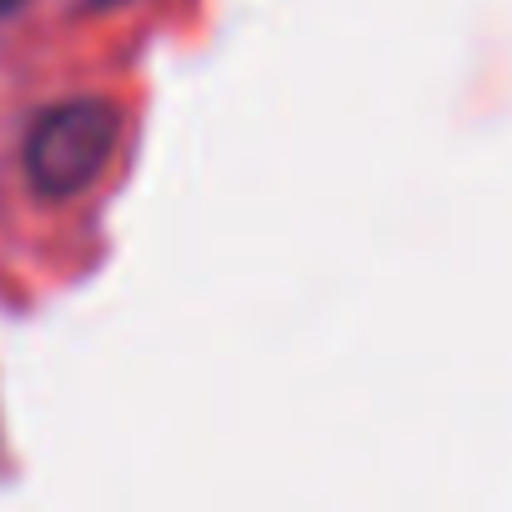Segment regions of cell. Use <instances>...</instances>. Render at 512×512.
<instances>
[{"instance_id": "cell-1", "label": "cell", "mask_w": 512, "mask_h": 512, "mask_svg": "<svg viewBox=\"0 0 512 512\" xmlns=\"http://www.w3.org/2000/svg\"><path fill=\"white\" fill-rule=\"evenodd\" d=\"M116 141H121V111H116V101H106V96L56 101L26 131L21 166H26L31 191L46 196V201L81 196L111 166Z\"/></svg>"}, {"instance_id": "cell-2", "label": "cell", "mask_w": 512, "mask_h": 512, "mask_svg": "<svg viewBox=\"0 0 512 512\" xmlns=\"http://www.w3.org/2000/svg\"><path fill=\"white\" fill-rule=\"evenodd\" d=\"M11 6H16V0H0V11H11Z\"/></svg>"}]
</instances>
